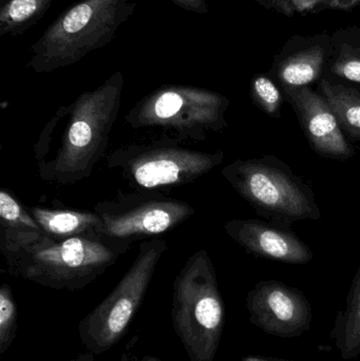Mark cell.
Returning <instances> with one entry per match:
<instances>
[{
    "label": "cell",
    "instance_id": "obj_16",
    "mask_svg": "<svg viewBox=\"0 0 360 361\" xmlns=\"http://www.w3.org/2000/svg\"><path fill=\"white\" fill-rule=\"evenodd\" d=\"M331 337L342 360L360 356V267L353 279L346 307L336 316Z\"/></svg>",
    "mask_w": 360,
    "mask_h": 361
},
{
    "label": "cell",
    "instance_id": "obj_1",
    "mask_svg": "<svg viewBox=\"0 0 360 361\" xmlns=\"http://www.w3.org/2000/svg\"><path fill=\"white\" fill-rule=\"evenodd\" d=\"M124 85L122 72H114L101 86L82 92L68 106L69 118L56 154L49 162L38 164L42 180L71 185L92 175L107 152Z\"/></svg>",
    "mask_w": 360,
    "mask_h": 361
},
{
    "label": "cell",
    "instance_id": "obj_21",
    "mask_svg": "<svg viewBox=\"0 0 360 361\" xmlns=\"http://www.w3.org/2000/svg\"><path fill=\"white\" fill-rule=\"evenodd\" d=\"M17 305L12 288L4 283L0 288V354H4L14 341L17 332Z\"/></svg>",
    "mask_w": 360,
    "mask_h": 361
},
{
    "label": "cell",
    "instance_id": "obj_19",
    "mask_svg": "<svg viewBox=\"0 0 360 361\" xmlns=\"http://www.w3.org/2000/svg\"><path fill=\"white\" fill-rule=\"evenodd\" d=\"M54 0H8L0 10V36H19L35 25Z\"/></svg>",
    "mask_w": 360,
    "mask_h": 361
},
{
    "label": "cell",
    "instance_id": "obj_23",
    "mask_svg": "<svg viewBox=\"0 0 360 361\" xmlns=\"http://www.w3.org/2000/svg\"><path fill=\"white\" fill-rule=\"evenodd\" d=\"M170 1L188 12L197 13V14L209 13L206 0H170Z\"/></svg>",
    "mask_w": 360,
    "mask_h": 361
},
{
    "label": "cell",
    "instance_id": "obj_5",
    "mask_svg": "<svg viewBox=\"0 0 360 361\" xmlns=\"http://www.w3.org/2000/svg\"><path fill=\"white\" fill-rule=\"evenodd\" d=\"M173 324L190 361H213L225 322L223 299L209 252L192 254L173 283Z\"/></svg>",
    "mask_w": 360,
    "mask_h": 361
},
{
    "label": "cell",
    "instance_id": "obj_6",
    "mask_svg": "<svg viewBox=\"0 0 360 361\" xmlns=\"http://www.w3.org/2000/svg\"><path fill=\"white\" fill-rule=\"evenodd\" d=\"M222 176L260 216L290 228L298 221L321 219L312 188L275 156L234 161Z\"/></svg>",
    "mask_w": 360,
    "mask_h": 361
},
{
    "label": "cell",
    "instance_id": "obj_24",
    "mask_svg": "<svg viewBox=\"0 0 360 361\" xmlns=\"http://www.w3.org/2000/svg\"><path fill=\"white\" fill-rule=\"evenodd\" d=\"M256 1L263 6L264 8L276 11L285 16H293L291 6H290V0H256Z\"/></svg>",
    "mask_w": 360,
    "mask_h": 361
},
{
    "label": "cell",
    "instance_id": "obj_10",
    "mask_svg": "<svg viewBox=\"0 0 360 361\" xmlns=\"http://www.w3.org/2000/svg\"><path fill=\"white\" fill-rule=\"evenodd\" d=\"M249 322L263 332L293 338L310 330L313 314L304 293L275 280L260 281L247 297Z\"/></svg>",
    "mask_w": 360,
    "mask_h": 361
},
{
    "label": "cell",
    "instance_id": "obj_15",
    "mask_svg": "<svg viewBox=\"0 0 360 361\" xmlns=\"http://www.w3.org/2000/svg\"><path fill=\"white\" fill-rule=\"evenodd\" d=\"M29 210L46 235L56 241L75 237L105 235L103 221L95 212L50 209L39 206H34Z\"/></svg>",
    "mask_w": 360,
    "mask_h": 361
},
{
    "label": "cell",
    "instance_id": "obj_13",
    "mask_svg": "<svg viewBox=\"0 0 360 361\" xmlns=\"http://www.w3.org/2000/svg\"><path fill=\"white\" fill-rule=\"evenodd\" d=\"M332 55V36L325 32L295 35L275 57L272 73L283 89L309 87L321 78Z\"/></svg>",
    "mask_w": 360,
    "mask_h": 361
},
{
    "label": "cell",
    "instance_id": "obj_7",
    "mask_svg": "<svg viewBox=\"0 0 360 361\" xmlns=\"http://www.w3.org/2000/svg\"><path fill=\"white\" fill-rule=\"evenodd\" d=\"M224 152H199L179 142L161 139L114 150L107 166L137 190L164 191L196 182L222 164Z\"/></svg>",
    "mask_w": 360,
    "mask_h": 361
},
{
    "label": "cell",
    "instance_id": "obj_26",
    "mask_svg": "<svg viewBox=\"0 0 360 361\" xmlns=\"http://www.w3.org/2000/svg\"><path fill=\"white\" fill-rule=\"evenodd\" d=\"M122 361H160L154 356H144L143 358L133 357V356L127 355V353L123 356Z\"/></svg>",
    "mask_w": 360,
    "mask_h": 361
},
{
    "label": "cell",
    "instance_id": "obj_4",
    "mask_svg": "<svg viewBox=\"0 0 360 361\" xmlns=\"http://www.w3.org/2000/svg\"><path fill=\"white\" fill-rule=\"evenodd\" d=\"M230 99L209 89L188 85H162L139 99L125 116L133 130L160 133L162 139L205 141L228 127Z\"/></svg>",
    "mask_w": 360,
    "mask_h": 361
},
{
    "label": "cell",
    "instance_id": "obj_28",
    "mask_svg": "<svg viewBox=\"0 0 360 361\" xmlns=\"http://www.w3.org/2000/svg\"><path fill=\"white\" fill-rule=\"evenodd\" d=\"M1 1H6V0H1Z\"/></svg>",
    "mask_w": 360,
    "mask_h": 361
},
{
    "label": "cell",
    "instance_id": "obj_14",
    "mask_svg": "<svg viewBox=\"0 0 360 361\" xmlns=\"http://www.w3.org/2000/svg\"><path fill=\"white\" fill-rule=\"evenodd\" d=\"M48 235L10 190L0 191V252L4 261L44 241Z\"/></svg>",
    "mask_w": 360,
    "mask_h": 361
},
{
    "label": "cell",
    "instance_id": "obj_25",
    "mask_svg": "<svg viewBox=\"0 0 360 361\" xmlns=\"http://www.w3.org/2000/svg\"><path fill=\"white\" fill-rule=\"evenodd\" d=\"M360 4V0H330L328 8L332 10L351 11Z\"/></svg>",
    "mask_w": 360,
    "mask_h": 361
},
{
    "label": "cell",
    "instance_id": "obj_18",
    "mask_svg": "<svg viewBox=\"0 0 360 361\" xmlns=\"http://www.w3.org/2000/svg\"><path fill=\"white\" fill-rule=\"evenodd\" d=\"M321 90L342 128L353 140L360 141V90L325 78L321 80Z\"/></svg>",
    "mask_w": 360,
    "mask_h": 361
},
{
    "label": "cell",
    "instance_id": "obj_9",
    "mask_svg": "<svg viewBox=\"0 0 360 361\" xmlns=\"http://www.w3.org/2000/svg\"><path fill=\"white\" fill-rule=\"evenodd\" d=\"M93 212L103 221L106 237L132 244L175 228L196 209L192 204L163 191L135 190L99 202Z\"/></svg>",
    "mask_w": 360,
    "mask_h": 361
},
{
    "label": "cell",
    "instance_id": "obj_17",
    "mask_svg": "<svg viewBox=\"0 0 360 361\" xmlns=\"http://www.w3.org/2000/svg\"><path fill=\"white\" fill-rule=\"evenodd\" d=\"M333 55L329 67L332 74L360 85V29L349 25L332 35Z\"/></svg>",
    "mask_w": 360,
    "mask_h": 361
},
{
    "label": "cell",
    "instance_id": "obj_8",
    "mask_svg": "<svg viewBox=\"0 0 360 361\" xmlns=\"http://www.w3.org/2000/svg\"><path fill=\"white\" fill-rule=\"evenodd\" d=\"M168 250L161 238L143 240L128 271L111 293L78 326L82 343L93 354L116 345L128 330L141 307L156 267Z\"/></svg>",
    "mask_w": 360,
    "mask_h": 361
},
{
    "label": "cell",
    "instance_id": "obj_2",
    "mask_svg": "<svg viewBox=\"0 0 360 361\" xmlns=\"http://www.w3.org/2000/svg\"><path fill=\"white\" fill-rule=\"evenodd\" d=\"M135 8L132 0H78L32 44L27 69L50 73L78 63L110 44Z\"/></svg>",
    "mask_w": 360,
    "mask_h": 361
},
{
    "label": "cell",
    "instance_id": "obj_22",
    "mask_svg": "<svg viewBox=\"0 0 360 361\" xmlns=\"http://www.w3.org/2000/svg\"><path fill=\"white\" fill-rule=\"evenodd\" d=\"M330 0H290L292 14L295 13H316L328 8Z\"/></svg>",
    "mask_w": 360,
    "mask_h": 361
},
{
    "label": "cell",
    "instance_id": "obj_11",
    "mask_svg": "<svg viewBox=\"0 0 360 361\" xmlns=\"http://www.w3.org/2000/svg\"><path fill=\"white\" fill-rule=\"evenodd\" d=\"M312 149L323 158L349 160L354 148L347 141L342 128L323 95L310 87L283 89Z\"/></svg>",
    "mask_w": 360,
    "mask_h": 361
},
{
    "label": "cell",
    "instance_id": "obj_12",
    "mask_svg": "<svg viewBox=\"0 0 360 361\" xmlns=\"http://www.w3.org/2000/svg\"><path fill=\"white\" fill-rule=\"evenodd\" d=\"M224 229L247 254L287 264L302 265L312 261L311 248L289 228L256 219H235L228 221Z\"/></svg>",
    "mask_w": 360,
    "mask_h": 361
},
{
    "label": "cell",
    "instance_id": "obj_20",
    "mask_svg": "<svg viewBox=\"0 0 360 361\" xmlns=\"http://www.w3.org/2000/svg\"><path fill=\"white\" fill-rule=\"evenodd\" d=\"M251 97L254 104L273 118H281L283 95L274 80L264 74H257L251 82Z\"/></svg>",
    "mask_w": 360,
    "mask_h": 361
},
{
    "label": "cell",
    "instance_id": "obj_3",
    "mask_svg": "<svg viewBox=\"0 0 360 361\" xmlns=\"http://www.w3.org/2000/svg\"><path fill=\"white\" fill-rule=\"evenodd\" d=\"M132 244L106 235L44 241L8 261L10 275L56 290H74L92 283L113 267Z\"/></svg>",
    "mask_w": 360,
    "mask_h": 361
},
{
    "label": "cell",
    "instance_id": "obj_27",
    "mask_svg": "<svg viewBox=\"0 0 360 361\" xmlns=\"http://www.w3.org/2000/svg\"><path fill=\"white\" fill-rule=\"evenodd\" d=\"M241 361H283L279 360H274V358L260 357V356H245Z\"/></svg>",
    "mask_w": 360,
    "mask_h": 361
}]
</instances>
